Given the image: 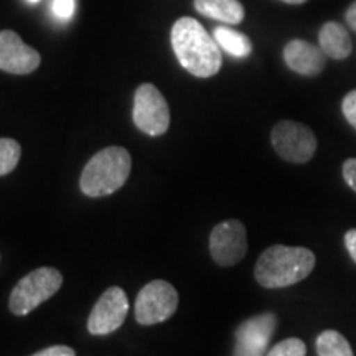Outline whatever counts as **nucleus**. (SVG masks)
<instances>
[{"label":"nucleus","mask_w":356,"mask_h":356,"mask_svg":"<svg viewBox=\"0 0 356 356\" xmlns=\"http://www.w3.org/2000/svg\"><path fill=\"white\" fill-rule=\"evenodd\" d=\"M170 42L178 63L197 78H211L221 70L220 44L191 17H181L172 26Z\"/></svg>","instance_id":"f257e3e1"},{"label":"nucleus","mask_w":356,"mask_h":356,"mask_svg":"<svg viewBox=\"0 0 356 356\" xmlns=\"http://www.w3.org/2000/svg\"><path fill=\"white\" fill-rule=\"evenodd\" d=\"M131 168V154L124 147H108L86 163L79 178V186L83 193L91 198L108 197L122 188Z\"/></svg>","instance_id":"7ed1b4c3"},{"label":"nucleus","mask_w":356,"mask_h":356,"mask_svg":"<svg viewBox=\"0 0 356 356\" xmlns=\"http://www.w3.org/2000/svg\"><path fill=\"white\" fill-rule=\"evenodd\" d=\"M248 252V234L241 221L228 220L213 228L210 234V254L221 267L238 264Z\"/></svg>","instance_id":"6e6552de"},{"label":"nucleus","mask_w":356,"mask_h":356,"mask_svg":"<svg viewBox=\"0 0 356 356\" xmlns=\"http://www.w3.org/2000/svg\"><path fill=\"white\" fill-rule=\"evenodd\" d=\"M270 142L280 159L292 163H307L317 152V137L305 124L280 121L270 132Z\"/></svg>","instance_id":"423d86ee"},{"label":"nucleus","mask_w":356,"mask_h":356,"mask_svg":"<svg viewBox=\"0 0 356 356\" xmlns=\"http://www.w3.org/2000/svg\"><path fill=\"white\" fill-rule=\"evenodd\" d=\"M284 61L293 73L302 76H318L327 66V55L317 44L305 40H291L284 48Z\"/></svg>","instance_id":"f8f14e48"},{"label":"nucleus","mask_w":356,"mask_h":356,"mask_svg":"<svg viewBox=\"0 0 356 356\" xmlns=\"http://www.w3.org/2000/svg\"><path fill=\"white\" fill-rule=\"evenodd\" d=\"M307 346L300 338H287V340L279 341L277 345L269 350L266 356H305Z\"/></svg>","instance_id":"a211bd4d"},{"label":"nucleus","mask_w":356,"mask_h":356,"mask_svg":"<svg viewBox=\"0 0 356 356\" xmlns=\"http://www.w3.org/2000/svg\"><path fill=\"white\" fill-rule=\"evenodd\" d=\"M129 312V300L121 287H109L96 305L92 307L88 318V330L91 335L104 337L114 333L124 323Z\"/></svg>","instance_id":"1a4fd4ad"},{"label":"nucleus","mask_w":356,"mask_h":356,"mask_svg":"<svg viewBox=\"0 0 356 356\" xmlns=\"http://www.w3.org/2000/svg\"><path fill=\"white\" fill-rule=\"evenodd\" d=\"M213 38L220 44L221 50L229 53L231 56L246 58L252 51V43L249 37L229 26H216L213 30Z\"/></svg>","instance_id":"2eb2a0df"},{"label":"nucleus","mask_w":356,"mask_h":356,"mask_svg":"<svg viewBox=\"0 0 356 356\" xmlns=\"http://www.w3.org/2000/svg\"><path fill=\"white\" fill-rule=\"evenodd\" d=\"M343 178L350 188L356 191V159H348L343 163Z\"/></svg>","instance_id":"4be33fe9"},{"label":"nucleus","mask_w":356,"mask_h":356,"mask_svg":"<svg viewBox=\"0 0 356 356\" xmlns=\"http://www.w3.org/2000/svg\"><path fill=\"white\" fill-rule=\"evenodd\" d=\"M275 327H277V317L270 312L244 320L236 328L233 356H264Z\"/></svg>","instance_id":"9d476101"},{"label":"nucleus","mask_w":356,"mask_h":356,"mask_svg":"<svg viewBox=\"0 0 356 356\" xmlns=\"http://www.w3.org/2000/svg\"><path fill=\"white\" fill-rule=\"evenodd\" d=\"M318 356H355L348 340L335 330H325L317 338Z\"/></svg>","instance_id":"dca6fc26"},{"label":"nucleus","mask_w":356,"mask_h":356,"mask_svg":"<svg viewBox=\"0 0 356 356\" xmlns=\"http://www.w3.org/2000/svg\"><path fill=\"white\" fill-rule=\"evenodd\" d=\"M74 8H76L74 0H53L51 3L53 15L60 20H70L73 17Z\"/></svg>","instance_id":"6ab92c4d"},{"label":"nucleus","mask_w":356,"mask_h":356,"mask_svg":"<svg viewBox=\"0 0 356 356\" xmlns=\"http://www.w3.org/2000/svg\"><path fill=\"white\" fill-rule=\"evenodd\" d=\"M63 275L55 267H38L19 280L8 299V309L15 315H26L51 299L61 289Z\"/></svg>","instance_id":"20e7f679"},{"label":"nucleus","mask_w":356,"mask_h":356,"mask_svg":"<svg viewBox=\"0 0 356 356\" xmlns=\"http://www.w3.org/2000/svg\"><path fill=\"white\" fill-rule=\"evenodd\" d=\"M345 20H346V25H348L353 32H356V0L348 7V10H346Z\"/></svg>","instance_id":"b1692460"},{"label":"nucleus","mask_w":356,"mask_h":356,"mask_svg":"<svg viewBox=\"0 0 356 356\" xmlns=\"http://www.w3.org/2000/svg\"><path fill=\"white\" fill-rule=\"evenodd\" d=\"M132 119L140 132L159 137L170 127V109L165 97L154 84L145 83L137 88L134 96Z\"/></svg>","instance_id":"39448f33"},{"label":"nucleus","mask_w":356,"mask_h":356,"mask_svg":"<svg viewBox=\"0 0 356 356\" xmlns=\"http://www.w3.org/2000/svg\"><path fill=\"white\" fill-rule=\"evenodd\" d=\"M42 63V56L13 30L0 32V70L10 74H30Z\"/></svg>","instance_id":"9b49d317"},{"label":"nucleus","mask_w":356,"mask_h":356,"mask_svg":"<svg viewBox=\"0 0 356 356\" xmlns=\"http://www.w3.org/2000/svg\"><path fill=\"white\" fill-rule=\"evenodd\" d=\"M198 13L208 19L238 25L244 20V7L239 0H193Z\"/></svg>","instance_id":"4468645a"},{"label":"nucleus","mask_w":356,"mask_h":356,"mask_svg":"<svg viewBox=\"0 0 356 356\" xmlns=\"http://www.w3.org/2000/svg\"><path fill=\"white\" fill-rule=\"evenodd\" d=\"M345 246H346V251H348L351 259L356 262V228L346 231Z\"/></svg>","instance_id":"5701e85b"},{"label":"nucleus","mask_w":356,"mask_h":356,"mask_svg":"<svg viewBox=\"0 0 356 356\" xmlns=\"http://www.w3.org/2000/svg\"><path fill=\"white\" fill-rule=\"evenodd\" d=\"M280 2L291 3V6H302V3H305L307 0H280Z\"/></svg>","instance_id":"393cba45"},{"label":"nucleus","mask_w":356,"mask_h":356,"mask_svg":"<svg viewBox=\"0 0 356 356\" xmlns=\"http://www.w3.org/2000/svg\"><path fill=\"white\" fill-rule=\"evenodd\" d=\"M32 356H76L73 348L66 345H55V346H48L38 353H35Z\"/></svg>","instance_id":"412c9836"},{"label":"nucleus","mask_w":356,"mask_h":356,"mask_svg":"<svg viewBox=\"0 0 356 356\" xmlns=\"http://www.w3.org/2000/svg\"><path fill=\"white\" fill-rule=\"evenodd\" d=\"M178 293L167 280H152L142 287L136 300V320L140 325L165 322L175 314Z\"/></svg>","instance_id":"0eeeda50"},{"label":"nucleus","mask_w":356,"mask_h":356,"mask_svg":"<svg viewBox=\"0 0 356 356\" xmlns=\"http://www.w3.org/2000/svg\"><path fill=\"white\" fill-rule=\"evenodd\" d=\"M26 2H30V3H37V2H40V0H26Z\"/></svg>","instance_id":"a878e982"},{"label":"nucleus","mask_w":356,"mask_h":356,"mask_svg":"<svg viewBox=\"0 0 356 356\" xmlns=\"http://www.w3.org/2000/svg\"><path fill=\"white\" fill-rule=\"evenodd\" d=\"M341 111H343L346 121L356 129V89L345 96L343 102H341Z\"/></svg>","instance_id":"aec40b11"},{"label":"nucleus","mask_w":356,"mask_h":356,"mask_svg":"<svg viewBox=\"0 0 356 356\" xmlns=\"http://www.w3.org/2000/svg\"><path fill=\"white\" fill-rule=\"evenodd\" d=\"M315 254L307 248L284 244L267 248L256 262V280L266 289H282L309 277L315 267Z\"/></svg>","instance_id":"f03ea898"},{"label":"nucleus","mask_w":356,"mask_h":356,"mask_svg":"<svg viewBox=\"0 0 356 356\" xmlns=\"http://www.w3.org/2000/svg\"><path fill=\"white\" fill-rule=\"evenodd\" d=\"M22 147L17 140L0 137V177L8 175L19 165Z\"/></svg>","instance_id":"f3484780"},{"label":"nucleus","mask_w":356,"mask_h":356,"mask_svg":"<svg viewBox=\"0 0 356 356\" xmlns=\"http://www.w3.org/2000/svg\"><path fill=\"white\" fill-rule=\"evenodd\" d=\"M318 47L332 60H345L351 55V43L348 30L337 22H327L318 32Z\"/></svg>","instance_id":"ddd939ff"}]
</instances>
